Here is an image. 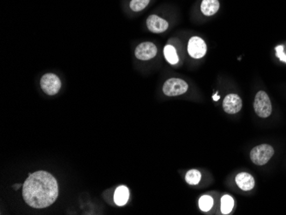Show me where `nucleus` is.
<instances>
[{
    "label": "nucleus",
    "instance_id": "obj_1",
    "mask_svg": "<svg viewBox=\"0 0 286 215\" xmlns=\"http://www.w3.org/2000/svg\"><path fill=\"white\" fill-rule=\"evenodd\" d=\"M58 196L57 180L45 171L30 174L23 183V199L34 209L47 208L55 203Z\"/></svg>",
    "mask_w": 286,
    "mask_h": 215
},
{
    "label": "nucleus",
    "instance_id": "obj_2",
    "mask_svg": "<svg viewBox=\"0 0 286 215\" xmlns=\"http://www.w3.org/2000/svg\"><path fill=\"white\" fill-rule=\"evenodd\" d=\"M274 154V149L271 145L261 144L254 147L250 152L251 161L258 166H263L270 161Z\"/></svg>",
    "mask_w": 286,
    "mask_h": 215
},
{
    "label": "nucleus",
    "instance_id": "obj_3",
    "mask_svg": "<svg viewBox=\"0 0 286 215\" xmlns=\"http://www.w3.org/2000/svg\"><path fill=\"white\" fill-rule=\"evenodd\" d=\"M254 108L260 118H268L272 113V104L265 91H259L254 99Z\"/></svg>",
    "mask_w": 286,
    "mask_h": 215
},
{
    "label": "nucleus",
    "instance_id": "obj_4",
    "mask_svg": "<svg viewBox=\"0 0 286 215\" xmlns=\"http://www.w3.org/2000/svg\"><path fill=\"white\" fill-rule=\"evenodd\" d=\"M188 84L179 78H170L164 83L163 92L167 96H177L186 93Z\"/></svg>",
    "mask_w": 286,
    "mask_h": 215
},
{
    "label": "nucleus",
    "instance_id": "obj_5",
    "mask_svg": "<svg viewBox=\"0 0 286 215\" xmlns=\"http://www.w3.org/2000/svg\"><path fill=\"white\" fill-rule=\"evenodd\" d=\"M41 87L46 94L55 95L61 88V82L56 75L48 73L42 77Z\"/></svg>",
    "mask_w": 286,
    "mask_h": 215
},
{
    "label": "nucleus",
    "instance_id": "obj_6",
    "mask_svg": "<svg viewBox=\"0 0 286 215\" xmlns=\"http://www.w3.org/2000/svg\"><path fill=\"white\" fill-rule=\"evenodd\" d=\"M188 51L192 58H203L206 52V43L200 37H192L188 44Z\"/></svg>",
    "mask_w": 286,
    "mask_h": 215
},
{
    "label": "nucleus",
    "instance_id": "obj_7",
    "mask_svg": "<svg viewBox=\"0 0 286 215\" xmlns=\"http://www.w3.org/2000/svg\"><path fill=\"white\" fill-rule=\"evenodd\" d=\"M157 54V47L152 42H143L135 48V55L140 60H149Z\"/></svg>",
    "mask_w": 286,
    "mask_h": 215
},
{
    "label": "nucleus",
    "instance_id": "obj_8",
    "mask_svg": "<svg viewBox=\"0 0 286 215\" xmlns=\"http://www.w3.org/2000/svg\"><path fill=\"white\" fill-rule=\"evenodd\" d=\"M243 102L241 98L238 96V94H228L225 97L224 102H223V107L225 113L229 114H235L238 113L242 109Z\"/></svg>",
    "mask_w": 286,
    "mask_h": 215
},
{
    "label": "nucleus",
    "instance_id": "obj_9",
    "mask_svg": "<svg viewBox=\"0 0 286 215\" xmlns=\"http://www.w3.org/2000/svg\"><path fill=\"white\" fill-rule=\"evenodd\" d=\"M147 26L151 32L155 34L163 33L168 29L169 24L165 20L162 19L156 15H151L148 16L147 20Z\"/></svg>",
    "mask_w": 286,
    "mask_h": 215
},
{
    "label": "nucleus",
    "instance_id": "obj_10",
    "mask_svg": "<svg viewBox=\"0 0 286 215\" xmlns=\"http://www.w3.org/2000/svg\"><path fill=\"white\" fill-rule=\"evenodd\" d=\"M236 183L241 190L245 191L251 190L254 187V177L247 172H241L236 177Z\"/></svg>",
    "mask_w": 286,
    "mask_h": 215
},
{
    "label": "nucleus",
    "instance_id": "obj_11",
    "mask_svg": "<svg viewBox=\"0 0 286 215\" xmlns=\"http://www.w3.org/2000/svg\"><path fill=\"white\" fill-rule=\"evenodd\" d=\"M129 198V189L126 186L121 185L118 187L114 193V202L119 207L125 205Z\"/></svg>",
    "mask_w": 286,
    "mask_h": 215
},
{
    "label": "nucleus",
    "instance_id": "obj_12",
    "mask_svg": "<svg viewBox=\"0 0 286 215\" xmlns=\"http://www.w3.org/2000/svg\"><path fill=\"white\" fill-rule=\"evenodd\" d=\"M219 9V2L218 0H203L201 5L202 12L206 16L214 15Z\"/></svg>",
    "mask_w": 286,
    "mask_h": 215
},
{
    "label": "nucleus",
    "instance_id": "obj_13",
    "mask_svg": "<svg viewBox=\"0 0 286 215\" xmlns=\"http://www.w3.org/2000/svg\"><path fill=\"white\" fill-rule=\"evenodd\" d=\"M164 54L165 59L167 60L170 64H176L178 63V56H177L176 49L173 45H167L164 46Z\"/></svg>",
    "mask_w": 286,
    "mask_h": 215
},
{
    "label": "nucleus",
    "instance_id": "obj_14",
    "mask_svg": "<svg viewBox=\"0 0 286 215\" xmlns=\"http://www.w3.org/2000/svg\"><path fill=\"white\" fill-rule=\"evenodd\" d=\"M234 207V200L232 196H224L221 199V212L223 215H228Z\"/></svg>",
    "mask_w": 286,
    "mask_h": 215
},
{
    "label": "nucleus",
    "instance_id": "obj_15",
    "mask_svg": "<svg viewBox=\"0 0 286 215\" xmlns=\"http://www.w3.org/2000/svg\"><path fill=\"white\" fill-rule=\"evenodd\" d=\"M201 177H202V174L199 171L190 170L187 172L185 180L190 185H196L199 183Z\"/></svg>",
    "mask_w": 286,
    "mask_h": 215
},
{
    "label": "nucleus",
    "instance_id": "obj_16",
    "mask_svg": "<svg viewBox=\"0 0 286 215\" xmlns=\"http://www.w3.org/2000/svg\"><path fill=\"white\" fill-rule=\"evenodd\" d=\"M212 205H213V200L211 196H203L200 198V209L203 212L209 211L210 209H212Z\"/></svg>",
    "mask_w": 286,
    "mask_h": 215
},
{
    "label": "nucleus",
    "instance_id": "obj_17",
    "mask_svg": "<svg viewBox=\"0 0 286 215\" xmlns=\"http://www.w3.org/2000/svg\"><path fill=\"white\" fill-rule=\"evenodd\" d=\"M149 2L150 0H131V2L129 3V7L131 8L132 10H134L135 12H139L148 6Z\"/></svg>",
    "mask_w": 286,
    "mask_h": 215
},
{
    "label": "nucleus",
    "instance_id": "obj_18",
    "mask_svg": "<svg viewBox=\"0 0 286 215\" xmlns=\"http://www.w3.org/2000/svg\"><path fill=\"white\" fill-rule=\"evenodd\" d=\"M277 57L280 58L281 61L286 63V54L284 52V45H280L276 46Z\"/></svg>",
    "mask_w": 286,
    "mask_h": 215
},
{
    "label": "nucleus",
    "instance_id": "obj_19",
    "mask_svg": "<svg viewBox=\"0 0 286 215\" xmlns=\"http://www.w3.org/2000/svg\"><path fill=\"white\" fill-rule=\"evenodd\" d=\"M219 100V95H218V93H216L215 94L213 95V100H215V101H217V100Z\"/></svg>",
    "mask_w": 286,
    "mask_h": 215
},
{
    "label": "nucleus",
    "instance_id": "obj_20",
    "mask_svg": "<svg viewBox=\"0 0 286 215\" xmlns=\"http://www.w3.org/2000/svg\"><path fill=\"white\" fill-rule=\"evenodd\" d=\"M20 186H22V185H21V184H15V185H14L13 188L14 189H15V190H18V189H19Z\"/></svg>",
    "mask_w": 286,
    "mask_h": 215
}]
</instances>
